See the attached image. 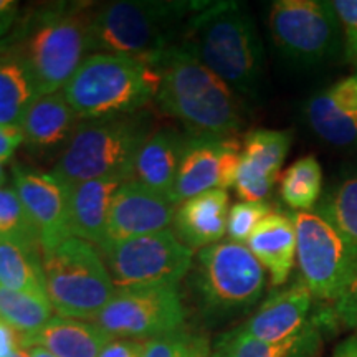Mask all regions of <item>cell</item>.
<instances>
[{
	"instance_id": "39",
	"label": "cell",
	"mask_w": 357,
	"mask_h": 357,
	"mask_svg": "<svg viewBox=\"0 0 357 357\" xmlns=\"http://www.w3.org/2000/svg\"><path fill=\"white\" fill-rule=\"evenodd\" d=\"M20 6L17 0H0V38L8 33L12 25L15 24Z\"/></svg>"
},
{
	"instance_id": "7",
	"label": "cell",
	"mask_w": 357,
	"mask_h": 357,
	"mask_svg": "<svg viewBox=\"0 0 357 357\" xmlns=\"http://www.w3.org/2000/svg\"><path fill=\"white\" fill-rule=\"evenodd\" d=\"M266 270L247 245L220 240L199 252L190 270V287L207 319L223 321L258 305Z\"/></svg>"
},
{
	"instance_id": "38",
	"label": "cell",
	"mask_w": 357,
	"mask_h": 357,
	"mask_svg": "<svg viewBox=\"0 0 357 357\" xmlns=\"http://www.w3.org/2000/svg\"><path fill=\"white\" fill-rule=\"evenodd\" d=\"M22 336L10 324L0 319V357H12L17 351L22 349Z\"/></svg>"
},
{
	"instance_id": "33",
	"label": "cell",
	"mask_w": 357,
	"mask_h": 357,
	"mask_svg": "<svg viewBox=\"0 0 357 357\" xmlns=\"http://www.w3.org/2000/svg\"><path fill=\"white\" fill-rule=\"evenodd\" d=\"M333 7L342 29L346 60L357 73V0H336Z\"/></svg>"
},
{
	"instance_id": "31",
	"label": "cell",
	"mask_w": 357,
	"mask_h": 357,
	"mask_svg": "<svg viewBox=\"0 0 357 357\" xmlns=\"http://www.w3.org/2000/svg\"><path fill=\"white\" fill-rule=\"evenodd\" d=\"M0 238H15L40 245L38 231L30 220L15 189L0 187Z\"/></svg>"
},
{
	"instance_id": "34",
	"label": "cell",
	"mask_w": 357,
	"mask_h": 357,
	"mask_svg": "<svg viewBox=\"0 0 357 357\" xmlns=\"http://www.w3.org/2000/svg\"><path fill=\"white\" fill-rule=\"evenodd\" d=\"M331 316L334 323L349 329L354 333L352 336L357 337V266L344 291L331 305Z\"/></svg>"
},
{
	"instance_id": "20",
	"label": "cell",
	"mask_w": 357,
	"mask_h": 357,
	"mask_svg": "<svg viewBox=\"0 0 357 357\" xmlns=\"http://www.w3.org/2000/svg\"><path fill=\"white\" fill-rule=\"evenodd\" d=\"M124 182L126 181L121 177H105L66 187L70 235L101 248L105 242L111 202L116 190Z\"/></svg>"
},
{
	"instance_id": "10",
	"label": "cell",
	"mask_w": 357,
	"mask_h": 357,
	"mask_svg": "<svg viewBox=\"0 0 357 357\" xmlns=\"http://www.w3.org/2000/svg\"><path fill=\"white\" fill-rule=\"evenodd\" d=\"M291 217L301 280L314 300L333 305L354 273L356 252L344 235L316 211L294 212Z\"/></svg>"
},
{
	"instance_id": "21",
	"label": "cell",
	"mask_w": 357,
	"mask_h": 357,
	"mask_svg": "<svg viewBox=\"0 0 357 357\" xmlns=\"http://www.w3.org/2000/svg\"><path fill=\"white\" fill-rule=\"evenodd\" d=\"M82 119L65 100L63 93L38 96L29 106L20 129L24 142L33 151H56L68 144Z\"/></svg>"
},
{
	"instance_id": "23",
	"label": "cell",
	"mask_w": 357,
	"mask_h": 357,
	"mask_svg": "<svg viewBox=\"0 0 357 357\" xmlns=\"http://www.w3.org/2000/svg\"><path fill=\"white\" fill-rule=\"evenodd\" d=\"M247 247L270 273L273 287H283L296 261V229L291 213L273 211L258 223Z\"/></svg>"
},
{
	"instance_id": "35",
	"label": "cell",
	"mask_w": 357,
	"mask_h": 357,
	"mask_svg": "<svg viewBox=\"0 0 357 357\" xmlns=\"http://www.w3.org/2000/svg\"><path fill=\"white\" fill-rule=\"evenodd\" d=\"M195 334L187 333L185 329L169 336L146 341L142 357H184L194 341Z\"/></svg>"
},
{
	"instance_id": "9",
	"label": "cell",
	"mask_w": 357,
	"mask_h": 357,
	"mask_svg": "<svg viewBox=\"0 0 357 357\" xmlns=\"http://www.w3.org/2000/svg\"><path fill=\"white\" fill-rule=\"evenodd\" d=\"M101 253L116 291L177 288L194 265V252L169 229L124 240Z\"/></svg>"
},
{
	"instance_id": "14",
	"label": "cell",
	"mask_w": 357,
	"mask_h": 357,
	"mask_svg": "<svg viewBox=\"0 0 357 357\" xmlns=\"http://www.w3.org/2000/svg\"><path fill=\"white\" fill-rule=\"evenodd\" d=\"M177 204L136 181H126L111 202L105 242L100 252L136 236L167 230L172 225Z\"/></svg>"
},
{
	"instance_id": "27",
	"label": "cell",
	"mask_w": 357,
	"mask_h": 357,
	"mask_svg": "<svg viewBox=\"0 0 357 357\" xmlns=\"http://www.w3.org/2000/svg\"><path fill=\"white\" fill-rule=\"evenodd\" d=\"M0 287L47 298L42 247L15 238H0Z\"/></svg>"
},
{
	"instance_id": "43",
	"label": "cell",
	"mask_w": 357,
	"mask_h": 357,
	"mask_svg": "<svg viewBox=\"0 0 357 357\" xmlns=\"http://www.w3.org/2000/svg\"><path fill=\"white\" fill-rule=\"evenodd\" d=\"M3 181H6V171H3V164L0 162V185L3 184Z\"/></svg>"
},
{
	"instance_id": "3",
	"label": "cell",
	"mask_w": 357,
	"mask_h": 357,
	"mask_svg": "<svg viewBox=\"0 0 357 357\" xmlns=\"http://www.w3.org/2000/svg\"><path fill=\"white\" fill-rule=\"evenodd\" d=\"M205 2L119 0L93 7L91 53H111L151 65L181 43L187 22Z\"/></svg>"
},
{
	"instance_id": "11",
	"label": "cell",
	"mask_w": 357,
	"mask_h": 357,
	"mask_svg": "<svg viewBox=\"0 0 357 357\" xmlns=\"http://www.w3.org/2000/svg\"><path fill=\"white\" fill-rule=\"evenodd\" d=\"M268 29L281 56L298 66H314L336 50L341 24L333 2L276 0Z\"/></svg>"
},
{
	"instance_id": "17",
	"label": "cell",
	"mask_w": 357,
	"mask_h": 357,
	"mask_svg": "<svg viewBox=\"0 0 357 357\" xmlns=\"http://www.w3.org/2000/svg\"><path fill=\"white\" fill-rule=\"evenodd\" d=\"M312 294L301 278L275 291L243 324L245 336L263 342H278L296 336L312 319Z\"/></svg>"
},
{
	"instance_id": "6",
	"label": "cell",
	"mask_w": 357,
	"mask_h": 357,
	"mask_svg": "<svg viewBox=\"0 0 357 357\" xmlns=\"http://www.w3.org/2000/svg\"><path fill=\"white\" fill-rule=\"evenodd\" d=\"M159 75L134 58L91 53L63 88L82 121L142 111L158 93Z\"/></svg>"
},
{
	"instance_id": "41",
	"label": "cell",
	"mask_w": 357,
	"mask_h": 357,
	"mask_svg": "<svg viewBox=\"0 0 357 357\" xmlns=\"http://www.w3.org/2000/svg\"><path fill=\"white\" fill-rule=\"evenodd\" d=\"M331 357H357V337L351 336L339 342Z\"/></svg>"
},
{
	"instance_id": "25",
	"label": "cell",
	"mask_w": 357,
	"mask_h": 357,
	"mask_svg": "<svg viewBox=\"0 0 357 357\" xmlns=\"http://www.w3.org/2000/svg\"><path fill=\"white\" fill-rule=\"evenodd\" d=\"M108 333L91 321L53 316L38 333L20 339L22 349L45 347L56 357H98L111 341Z\"/></svg>"
},
{
	"instance_id": "36",
	"label": "cell",
	"mask_w": 357,
	"mask_h": 357,
	"mask_svg": "<svg viewBox=\"0 0 357 357\" xmlns=\"http://www.w3.org/2000/svg\"><path fill=\"white\" fill-rule=\"evenodd\" d=\"M146 342L132 341V339H116L102 347L98 357H142L144 354Z\"/></svg>"
},
{
	"instance_id": "40",
	"label": "cell",
	"mask_w": 357,
	"mask_h": 357,
	"mask_svg": "<svg viewBox=\"0 0 357 357\" xmlns=\"http://www.w3.org/2000/svg\"><path fill=\"white\" fill-rule=\"evenodd\" d=\"M184 357H217V354L207 337L197 336V334H195L194 341H192L189 351H187V354Z\"/></svg>"
},
{
	"instance_id": "1",
	"label": "cell",
	"mask_w": 357,
	"mask_h": 357,
	"mask_svg": "<svg viewBox=\"0 0 357 357\" xmlns=\"http://www.w3.org/2000/svg\"><path fill=\"white\" fill-rule=\"evenodd\" d=\"M149 66L158 71L155 105L192 136L235 137L243 124L236 93L181 43Z\"/></svg>"
},
{
	"instance_id": "13",
	"label": "cell",
	"mask_w": 357,
	"mask_h": 357,
	"mask_svg": "<svg viewBox=\"0 0 357 357\" xmlns=\"http://www.w3.org/2000/svg\"><path fill=\"white\" fill-rule=\"evenodd\" d=\"M242 146L235 137L192 136L187 132L172 199L177 205L208 190L235 185Z\"/></svg>"
},
{
	"instance_id": "28",
	"label": "cell",
	"mask_w": 357,
	"mask_h": 357,
	"mask_svg": "<svg viewBox=\"0 0 357 357\" xmlns=\"http://www.w3.org/2000/svg\"><path fill=\"white\" fill-rule=\"evenodd\" d=\"M280 195L296 212H310L323 197V169L314 155H306L280 177Z\"/></svg>"
},
{
	"instance_id": "42",
	"label": "cell",
	"mask_w": 357,
	"mask_h": 357,
	"mask_svg": "<svg viewBox=\"0 0 357 357\" xmlns=\"http://www.w3.org/2000/svg\"><path fill=\"white\" fill-rule=\"evenodd\" d=\"M26 354L29 357H56L55 354H52L50 351H47L45 347L40 346H32V347H26Z\"/></svg>"
},
{
	"instance_id": "44",
	"label": "cell",
	"mask_w": 357,
	"mask_h": 357,
	"mask_svg": "<svg viewBox=\"0 0 357 357\" xmlns=\"http://www.w3.org/2000/svg\"><path fill=\"white\" fill-rule=\"evenodd\" d=\"M12 357H29V354H26L25 349H19Z\"/></svg>"
},
{
	"instance_id": "8",
	"label": "cell",
	"mask_w": 357,
	"mask_h": 357,
	"mask_svg": "<svg viewBox=\"0 0 357 357\" xmlns=\"http://www.w3.org/2000/svg\"><path fill=\"white\" fill-rule=\"evenodd\" d=\"M47 298L61 318L95 321L116 288L100 248L70 236L42 253Z\"/></svg>"
},
{
	"instance_id": "24",
	"label": "cell",
	"mask_w": 357,
	"mask_h": 357,
	"mask_svg": "<svg viewBox=\"0 0 357 357\" xmlns=\"http://www.w3.org/2000/svg\"><path fill=\"white\" fill-rule=\"evenodd\" d=\"M185 137L187 132H178L174 129L154 131L137 151L131 181L139 182L172 199Z\"/></svg>"
},
{
	"instance_id": "4",
	"label": "cell",
	"mask_w": 357,
	"mask_h": 357,
	"mask_svg": "<svg viewBox=\"0 0 357 357\" xmlns=\"http://www.w3.org/2000/svg\"><path fill=\"white\" fill-rule=\"evenodd\" d=\"M153 132V118L144 111L82 121L52 176L66 187L105 177L131 181L137 151Z\"/></svg>"
},
{
	"instance_id": "37",
	"label": "cell",
	"mask_w": 357,
	"mask_h": 357,
	"mask_svg": "<svg viewBox=\"0 0 357 357\" xmlns=\"http://www.w3.org/2000/svg\"><path fill=\"white\" fill-rule=\"evenodd\" d=\"M22 142H24V134L20 128L0 124V162H7Z\"/></svg>"
},
{
	"instance_id": "30",
	"label": "cell",
	"mask_w": 357,
	"mask_h": 357,
	"mask_svg": "<svg viewBox=\"0 0 357 357\" xmlns=\"http://www.w3.org/2000/svg\"><path fill=\"white\" fill-rule=\"evenodd\" d=\"M52 314L53 307L47 298L0 287V319L22 337L38 333L53 318Z\"/></svg>"
},
{
	"instance_id": "15",
	"label": "cell",
	"mask_w": 357,
	"mask_h": 357,
	"mask_svg": "<svg viewBox=\"0 0 357 357\" xmlns=\"http://www.w3.org/2000/svg\"><path fill=\"white\" fill-rule=\"evenodd\" d=\"M13 189L24 204L40 236L42 253L70 238L68 189L52 172L12 167Z\"/></svg>"
},
{
	"instance_id": "22",
	"label": "cell",
	"mask_w": 357,
	"mask_h": 357,
	"mask_svg": "<svg viewBox=\"0 0 357 357\" xmlns=\"http://www.w3.org/2000/svg\"><path fill=\"white\" fill-rule=\"evenodd\" d=\"M328 324L326 314H314L301 333L278 342L257 341L234 328L218 336L213 351L217 357H316Z\"/></svg>"
},
{
	"instance_id": "16",
	"label": "cell",
	"mask_w": 357,
	"mask_h": 357,
	"mask_svg": "<svg viewBox=\"0 0 357 357\" xmlns=\"http://www.w3.org/2000/svg\"><path fill=\"white\" fill-rule=\"evenodd\" d=\"M291 139V132L278 129H255L245 136L234 185L242 202H265L278 181Z\"/></svg>"
},
{
	"instance_id": "2",
	"label": "cell",
	"mask_w": 357,
	"mask_h": 357,
	"mask_svg": "<svg viewBox=\"0 0 357 357\" xmlns=\"http://www.w3.org/2000/svg\"><path fill=\"white\" fill-rule=\"evenodd\" d=\"M181 45L238 95L257 98L265 53L252 13L240 2H205L187 22Z\"/></svg>"
},
{
	"instance_id": "32",
	"label": "cell",
	"mask_w": 357,
	"mask_h": 357,
	"mask_svg": "<svg viewBox=\"0 0 357 357\" xmlns=\"http://www.w3.org/2000/svg\"><path fill=\"white\" fill-rule=\"evenodd\" d=\"M273 212L268 202H236L230 207L227 234L230 240L238 243L248 242L263 218Z\"/></svg>"
},
{
	"instance_id": "18",
	"label": "cell",
	"mask_w": 357,
	"mask_h": 357,
	"mask_svg": "<svg viewBox=\"0 0 357 357\" xmlns=\"http://www.w3.org/2000/svg\"><path fill=\"white\" fill-rule=\"evenodd\" d=\"M316 136L336 147L357 146V73L314 93L305 106Z\"/></svg>"
},
{
	"instance_id": "12",
	"label": "cell",
	"mask_w": 357,
	"mask_h": 357,
	"mask_svg": "<svg viewBox=\"0 0 357 357\" xmlns=\"http://www.w3.org/2000/svg\"><path fill=\"white\" fill-rule=\"evenodd\" d=\"M116 339H158L184 329L185 307L176 287L116 291L95 321Z\"/></svg>"
},
{
	"instance_id": "29",
	"label": "cell",
	"mask_w": 357,
	"mask_h": 357,
	"mask_svg": "<svg viewBox=\"0 0 357 357\" xmlns=\"http://www.w3.org/2000/svg\"><path fill=\"white\" fill-rule=\"evenodd\" d=\"M316 212L344 235L357 255V171L326 190L316 205Z\"/></svg>"
},
{
	"instance_id": "26",
	"label": "cell",
	"mask_w": 357,
	"mask_h": 357,
	"mask_svg": "<svg viewBox=\"0 0 357 357\" xmlns=\"http://www.w3.org/2000/svg\"><path fill=\"white\" fill-rule=\"evenodd\" d=\"M38 96L37 83L20 52L15 47L0 48V124L20 128Z\"/></svg>"
},
{
	"instance_id": "19",
	"label": "cell",
	"mask_w": 357,
	"mask_h": 357,
	"mask_svg": "<svg viewBox=\"0 0 357 357\" xmlns=\"http://www.w3.org/2000/svg\"><path fill=\"white\" fill-rule=\"evenodd\" d=\"M229 205V192L220 189L184 200L176 208L174 234L192 252L218 243L227 234Z\"/></svg>"
},
{
	"instance_id": "5",
	"label": "cell",
	"mask_w": 357,
	"mask_h": 357,
	"mask_svg": "<svg viewBox=\"0 0 357 357\" xmlns=\"http://www.w3.org/2000/svg\"><path fill=\"white\" fill-rule=\"evenodd\" d=\"M91 10L78 3L47 6L29 20L17 50L37 83L40 96L61 91L91 55Z\"/></svg>"
}]
</instances>
